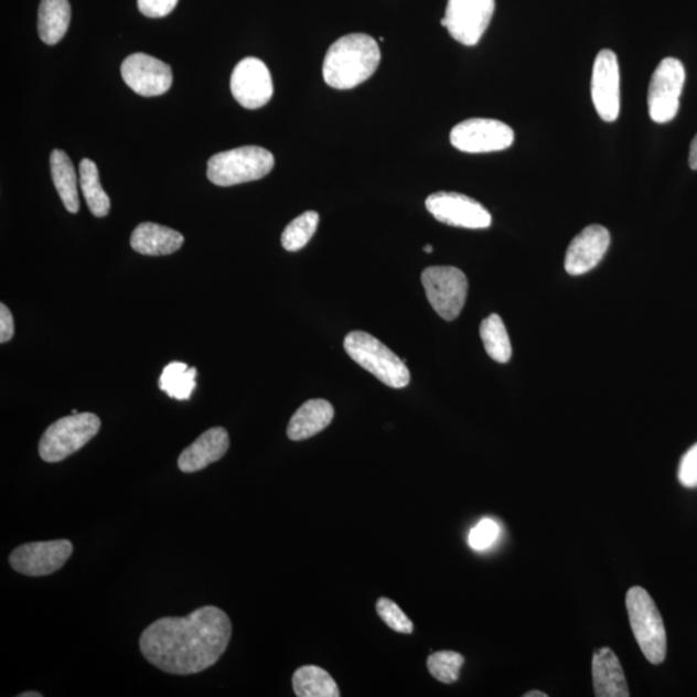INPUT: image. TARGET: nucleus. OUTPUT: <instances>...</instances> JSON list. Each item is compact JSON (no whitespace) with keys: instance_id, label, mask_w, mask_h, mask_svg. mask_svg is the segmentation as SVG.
I'll list each match as a JSON object with an SVG mask.
<instances>
[{"instance_id":"obj_1","label":"nucleus","mask_w":697,"mask_h":697,"mask_svg":"<svg viewBox=\"0 0 697 697\" xmlns=\"http://www.w3.org/2000/svg\"><path fill=\"white\" fill-rule=\"evenodd\" d=\"M232 621L223 610L206 605L185 618H162L140 636L150 664L165 673L189 676L211 668L229 646Z\"/></svg>"},{"instance_id":"obj_2","label":"nucleus","mask_w":697,"mask_h":697,"mask_svg":"<svg viewBox=\"0 0 697 697\" xmlns=\"http://www.w3.org/2000/svg\"><path fill=\"white\" fill-rule=\"evenodd\" d=\"M382 52L373 36L349 34L341 36L325 53L324 82L332 88L352 89L373 77Z\"/></svg>"},{"instance_id":"obj_3","label":"nucleus","mask_w":697,"mask_h":697,"mask_svg":"<svg viewBox=\"0 0 697 697\" xmlns=\"http://www.w3.org/2000/svg\"><path fill=\"white\" fill-rule=\"evenodd\" d=\"M345 352L354 362L378 380L394 389L406 388L411 382L406 361L367 332L354 331L344 341Z\"/></svg>"},{"instance_id":"obj_4","label":"nucleus","mask_w":697,"mask_h":697,"mask_svg":"<svg viewBox=\"0 0 697 697\" xmlns=\"http://www.w3.org/2000/svg\"><path fill=\"white\" fill-rule=\"evenodd\" d=\"M275 156L260 147L223 151L208 161L207 176L217 186H234L260 180L275 167Z\"/></svg>"},{"instance_id":"obj_5","label":"nucleus","mask_w":697,"mask_h":697,"mask_svg":"<svg viewBox=\"0 0 697 697\" xmlns=\"http://www.w3.org/2000/svg\"><path fill=\"white\" fill-rule=\"evenodd\" d=\"M626 610L633 633L651 664H662L666 656V632L653 598L641 587L626 593Z\"/></svg>"},{"instance_id":"obj_6","label":"nucleus","mask_w":697,"mask_h":697,"mask_svg":"<svg viewBox=\"0 0 697 697\" xmlns=\"http://www.w3.org/2000/svg\"><path fill=\"white\" fill-rule=\"evenodd\" d=\"M101 428L97 415L83 412L60 419L44 431L40 454L45 462H60L85 447Z\"/></svg>"},{"instance_id":"obj_7","label":"nucleus","mask_w":697,"mask_h":697,"mask_svg":"<svg viewBox=\"0 0 697 697\" xmlns=\"http://www.w3.org/2000/svg\"><path fill=\"white\" fill-rule=\"evenodd\" d=\"M421 282L428 301L444 321H453L465 305L468 279L454 267H430L422 271Z\"/></svg>"},{"instance_id":"obj_8","label":"nucleus","mask_w":697,"mask_h":697,"mask_svg":"<svg viewBox=\"0 0 697 697\" xmlns=\"http://www.w3.org/2000/svg\"><path fill=\"white\" fill-rule=\"evenodd\" d=\"M686 79L679 60L666 57L657 65L648 87V114L655 124H668L676 118Z\"/></svg>"},{"instance_id":"obj_9","label":"nucleus","mask_w":697,"mask_h":697,"mask_svg":"<svg viewBox=\"0 0 697 697\" xmlns=\"http://www.w3.org/2000/svg\"><path fill=\"white\" fill-rule=\"evenodd\" d=\"M450 140L462 153H494L513 146L514 131L496 119L471 118L452 128Z\"/></svg>"},{"instance_id":"obj_10","label":"nucleus","mask_w":697,"mask_h":697,"mask_svg":"<svg viewBox=\"0 0 697 697\" xmlns=\"http://www.w3.org/2000/svg\"><path fill=\"white\" fill-rule=\"evenodd\" d=\"M495 13V0H449L442 26L454 41L472 47L479 44Z\"/></svg>"},{"instance_id":"obj_11","label":"nucleus","mask_w":697,"mask_h":697,"mask_svg":"<svg viewBox=\"0 0 697 697\" xmlns=\"http://www.w3.org/2000/svg\"><path fill=\"white\" fill-rule=\"evenodd\" d=\"M72 555L73 544L69 540L29 543L12 551L10 564L19 573L41 578L58 571Z\"/></svg>"},{"instance_id":"obj_12","label":"nucleus","mask_w":697,"mask_h":697,"mask_svg":"<svg viewBox=\"0 0 697 697\" xmlns=\"http://www.w3.org/2000/svg\"><path fill=\"white\" fill-rule=\"evenodd\" d=\"M427 210L446 225L464 229H487L492 224L490 212L469 196L459 193L438 192L428 196Z\"/></svg>"},{"instance_id":"obj_13","label":"nucleus","mask_w":697,"mask_h":697,"mask_svg":"<svg viewBox=\"0 0 697 697\" xmlns=\"http://www.w3.org/2000/svg\"><path fill=\"white\" fill-rule=\"evenodd\" d=\"M592 101L604 122H615L620 116V67L615 52L598 53L592 73Z\"/></svg>"},{"instance_id":"obj_14","label":"nucleus","mask_w":697,"mask_h":697,"mask_svg":"<svg viewBox=\"0 0 697 697\" xmlns=\"http://www.w3.org/2000/svg\"><path fill=\"white\" fill-rule=\"evenodd\" d=\"M230 88L238 104L251 110L267 105L275 93L268 66L256 57H246L234 67Z\"/></svg>"},{"instance_id":"obj_15","label":"nucleus","mask_w":697,"mask_h":697,"mask_svg":"<svg viewBox=\"0 0 697 697\" xmlns=\"http://www.w3.org/2000/svg\"><path fill=\"white\" fill-rule=\"evenodd\" d=\"M120 72L126 85L143 97L165 94L173 82L171 66L146 53H133L128 56Z\"/></svg>"},{"instance_id":"obj_16","label":"nucleus","mask_w":697,"mask_h":697,"mask_svg":"<svg viewBox=\"0 0 697 697\" xmlns=\"http://www.w3.org/2000/svg\"><path fill=\"white\" fill-rule=\"evenodd\" d=\"M610 232L602 225H589L567 248L565 269L570 276H582L593 270L608 253Z\"/></svg>"},{"instance_id":"obj_17","label":"nucleus","mask_w":697,"mask_h":697,"mask_svg":"<svg viewBox=\"0 0 697 697\" xmlns=\"http://www.w3.org/2000/svg\"><path fill=\"white\" fill-rule=\"evenodd\" d=\"M230 439L224 428H212L181 452L178 465L183 473H196L223 459L229 450Z\"/></svg>"},{"instance_id":"obj_18","label":"nucleus","mask_w":697,"mask_h":697,"mask_svg":"<svg viewBox=\"0 0 697 697\" xmlns=\"http://www.w3.org/2000/svg\"><path fill=\"white\" fill-rule=\"evenodd\" d=\"M593 686L597 697H628L626 678L619 658L609 647L597 650L593 656Z\"/></svg>"},{"instance_id":"obj_19","label":"nucleus","mask_w":697,"mask_h":697,"mask_svg":"<svg viewBox=\"0 0 697 697\" xmlns=\"http://www.w3.org/2000/svg\"><path fill=\"white\" fill-rule=\"evenodd\" d=\"M183 245V234L154 223L140 224L131 237L135 251L148 256L171 255L179 251Z\"/></svg>"},{"instance_id":"obj_20","label":"nucleus","mask_w":697,"mask_h":697,"mask_svg":"<svg viewBox=\"0 0 697 697\" xmlns=\"http://www.w3.org/2000/svg\"><path fill=\"white\" fill-rule=\"evenodd\" d=\"M333 407L324 399H310L302 405L288 423L287 436L291 441H304L328 428L333 419Z\"/></svg>"},{"instance_id":"obj_21","label":"nucleus","mask_w":697,"mask_h":697,"mask_svg":"<svg viewBox=\"0 0 697 697\" xmlns=\"http://www.w3.org/2000/svg\"><path fill=\"white\" fill-rule=\"evenodd\" d=\"M50 163L53 184H55L60 199L71 214H77L81 202L77 172H75L72 159L67 157L65 151L56 149L52 151Z\"/></svg>"},{"instance_id":"obj_22","label":"nucleus","mask_w":697,"mask_h":697,"mask_svg":"<svg viewBox=\"0 0 697 697\" xmlns=\"http://www.w3.org/2000/svg\"><path fill=\"white\" fill-rule=\"evenodd\" d=\"M72 7L69 0H42L37 14V32L49 45L57 44L69 29Z\"/></svg>"},{"instance_id":"obj_23","label":"nucleus","mask_w":697,"mask_h":697,"mask_svg":"<svg viewBox=\"0 0 697 697\" xmlns=\"http://www.w3.org/2000/svg\"><path fill=\"white\" fill-rule=\"evenodd\" d=\"M293 691L299 697H339L335 679L329 672L315 665L302 666L293 674Z\"/></svg>"},{"instance_id":"obj_24","label":"nucleus","mask_w":697,"mask_h":697,"mask_svg":"<svg viewBox=\"0 0 697 697\" xmlns=\"http://www.w3.org/2000/svg\"><path fill=\"white\" fill-rule=\"evenodd\" d=\"M81 189L87 206L96 217H105L110 211V199L100 183V173L90 159H83L79 164Z\"/></svg>"},{"instance_id":"obj_25","label":"nucleus","mask_w":697,"mask_h":697,"mask_svg":"<svg viewBox=\"0 0 697 697\" xmlns=\"http://www.w3.org/2000/svg\"><path fill=\"white\" fill-rule=\"evenodd\" d=\"M196 368L189 367L183 362H172L165 366L159 377V388L170 398L187 400L196 386Z\"/></svg>"},{"instance_id":"obj_26","label":"nucleus","mask_w":697,"mask_h":697,"mask_svg":"<svg viewBox=\"0 0 697 697\" xmlns=\"http://www.w3.org/2000/svg\"><path fill=\"white\" fill-rule=\"evenodd\" d=\"M481 339L490 357L498 363L512 358V344L505 324L497 314H491L481 324Z\"/></svg>"},{"instance_id":"obj_27","label":"nucleus","mask_w":697,"mask_h":697,"mask_svg":"<svg viewBox=\"0 0 697 697\" xmlns=\"http://www.w3.org/2000/svg\"><path fill=\"white\" fill-rule=\"evenodd\" d=\"M318 223H320V215L314 211L304 212L294 218L282 234V246L286 251L297 253L304 248L313 238Z\"/></svg>"},{"instance_id":"obj_28","label":"nucleus","mask_w":697,"mask_h":697,"mask_svg":"<svg viewBox=\"0 0 697 697\" xmlns=\"http://www.w3.org/2000/svg\"><path fill=\"white\" fill-rule=\"evenodd\" d=\"M464 656L454 651H439L428 657V669L436 679L450 685L460 677Z\"/></svg>"},{"instance_id":"obj_29","label":"nucleus","mask_w":697,"mask_h":697,"mask_svg":"<svg viewBox=\"0 0 697 697\" xmlns=\"http://www.w3.org/2000/svg\"><path fill=\"white\" fill-rule=\"evenodd\" d=\"M376 611L384 623L393 629L394 632L411 634L414 624L406 613L400 610L399 605L388 598H380L376 603Z\"/></svg>"},{"instance_id":"obj_30","label":"nucleus","mask_w":697,"mask_h":697,"mask_svg":"<svg viewBox=\"0 0 697 697\" xmlns=\"http://www.w3.org/2000/svg\"><path fill=\"white\" fill-rule=\"evenodd\" d=\"M498 535L500 528L494 519H482L469 534V545L474 550H486L495 544Z\"/></svg>"},{"instance_id":"obj_31","label":"nucleus","mask_w":697,"mask_h":697,"mask_svg":"<svg viewBox=\"0 0 697 697\" xmlns=\"http://www.w3.org/2000/svg\"><path fill=\"white\" fill-rule=\"evenodd\" d=\"M678 480L682 486L697 487V443L691 447L680 460Z\"/></svg>"},{"instance_id":"obj_32","label":"nucleus","mask_w":697,"mask_h":697,"mask_svg":"<svg viewBox=\"0 0 697 697\" xmlns=\"http://www.w3.org/2000/svg\"><path fill=\"white\" fill-rule=\"evenodd\" d=\"M179 0H138V7L143 17L150 19L165 18L176 6Z\"/></svg>"},{"instance_id":"obj_33","label":"nucleus","mask_w":697,"mask_h":697,"mask_svg":"<svg viewBox=\"0 0 697 697\" xmlns=\"http://www.w3.org/2000/svg\"><path fill=\"white\" fill-rule=\"evenodd\" d=\"M14 335V322L10 309L4 304L0 305V343L6 344Z\"/></svg>"},{"instance_id":"obj_34","label":"nucleus","mask_w":697,"mask_h":697,"mask_svg":"<svg viewBox=\"0 0 697 697\" xmlns=\"http://www.w3.org/2000/svg\"><path fill=\"white\" fill-rule=\"evenodd\" d=\"M688 164L694 171H697V135L689 147Z\"/></svg>"},{"instance_id":"obj_35","label":"nucleus","mask_w":697,"mask_h":697,"mask_svg":"<svg viewBox=\"0 0 697 697\" xmlns=\"http://www.w3.org/2000/svg\"><path fill=\"white\" fill-rule=\"evenodd\" d=\"M525 697H548V694L541 693V691H529L525 695H523Z\"/></svg>"},{"instance_id":"obj_36","label":"nucleus","mask_w":697,"mask_h":697,"mask_svg":"<svg viewBox=\"0 0 697 697\" xmlns=\"http://www.w3.org/2000/svg\"><path fill=\"white\" fill-rule=\"evenodd\" d=\"M43 695L35 691H28L24 694H20L19 697H42Z\"/></svg>"},{"instance_id":"obj_37","label":"nucleus","mask_w":697,"mask_h":697,"mask_svg":"<svg viewBox=\"0 0 697 697\" xmlns=\"http://www.w3.org/2000/svg\"><path fill=\"white\" fill-rule=\"evenodd\" d=\"M423 251L431 254L433 253V247H431L430 245H427L426 247H423Z\"/></svg>"}]
</instances>
